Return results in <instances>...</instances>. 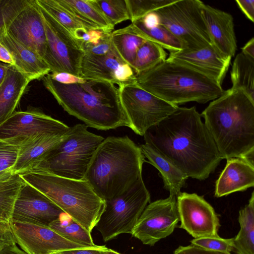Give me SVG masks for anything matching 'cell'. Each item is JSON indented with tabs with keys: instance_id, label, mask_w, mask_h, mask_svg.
<instances>
[{
	"instance_id": "obj_1",
	"label": "cell",
	"mask_w": 254,
	"mask_h": 254,
	"mask_svg": "<svg viewBox=\"0 0 254 254\" xmlns=\"http://www.w3.org/2000/svg\"><path fill=\"white\" fill-rule=\"evenodd\" d=\"M143 136L145 143L188 178L205 180L222 160L201 115L194 106H178Z\"/></svg>"
},
{
	"instance_id": "obj_2",
	"label": "cell",
	"mask_w": 254,
	"mask_h": 254,
	"mask_svg": "<svg viewBox=\"0 0 254 254\" xmlns=\"http://www.w3.org/2000/svg\"><path fill=\"white\" fill-rule=\"evenodd\" d=\"M42 79L45 88L64 110L88 127L103 130L130 127L119 88L112 82L88 79L82 83L63 84L48 74Z\"/></svg>"
},
{
	"instance_id": "obj_3",
	"label": "cell",
	"mask_w": 254,
	"mask_h": 254,
	"mask_svg": "<svg viewBox=\"0 0 254 254\" xmlns=\"http://www.w3.org/2000/svg\"><path fill=\"white\" fill-rule=\"evenodd\" d=\"M200 115L222 159L254 150V102L243 90H224Z\"/></svg>"
},
{
	"instance_id": "obj_4",
	"label": "cell",
	"mask_w": 254,
	"mask_h": 254,
	"mask_svg": "<svg viewBox=\"0 0 254 254\" xmlns=\"http://www.w3.org/2000/svg\"><path fill=\"white\" fill-rule=\"evenodd\" d=\"M145 159L139 146L127 135L108 136L95 151L84 180L102 199L123 193L142 176Z\"/></svg>"
},
{
	"instance_id": "obj_5",
	"label": "cell",
	"mask_w": 254,
	"mask_h": 254,
	"mask_svg": "<svg viewBox=\"0 0 254 254\" xmlns=\"http://www.w3.org/2000/svg\"><path fill=\"white\" fill-rule=\"evenodd\" d=\"M141 88L173 105L189 102L204 104L220 97L222 86L206 75L168 58L136 74Z\"/></svg>"
},
{
	"instance_id": "obj_6",
	"label": "cell",
	"mask_w": 254,
	"mask_h": 254,
	"mask_svg": "<svg viewBox=\"0 0 254 254\" xmlns=\"http://www.w3.org/2000/svg\"><path fill=\"white\" fill-rule=\"evenodd\" d=\"M19 175L88 232L95 227L106 202L86 180L64 178L36 169Z\"/></svg>"
},
{
	"instance_id": "obj_7",
	"label": "cell",
	"mask_w": 254,
	"mask_h": 254,
	"mask_svg": "<svg viewBox=\"0 0 254 254\" xmlns=\"http://www.w3.org/2000/svg\"><path fill=\"white\" fill-rule=\"evenodd\" d=\"M87 127L81 124L69 127L62 140L35 169L64 178L84 180L92 156L104 139Z\"/></svg>"
},
{
	"instance_id": "obj_8",
	"label": "cell",
	"mask_w": 254,
	"mask_h": 254,
	"mask_svg": "<svg viewBox=\"0 0 254 254\" xmlns=\"http://www.w3.org/2000/svg\"><path fill=\"white\" fill-rule=\"evenodd\" d=\"M150 195L140 177L127 190L106 200L95 227L104 242L122 234H131L137 221L149 203Z\"/></svg>"
},
{
	"instance_id": "obj_9",
	"label": "cell",
	"mask_w": 254,
	"mask_h": 254,
	"mask_svg": "<svg viewBox=\"0 0 254 254\" xmlns=\"http://www.w3.org/2000/svg\"><path fill=\"white\" fill-rule=\"evenodd\" d=\"M199 0H176L155 11L160 24L180 41L182 50H196L210 45Z\"/></svg>"
},
{
	"instance_id": "obj_10",
	"label": "cell",
	"mask_w": 254,
	"mask_h": 254,
	"mask_svg": "<svg viewBox=\"0 0 254 254\" xmlns=\"http://www.w3.org/2000/svg\"><path fill=\"white\" fill-rule=\"evenodd\" d=\"M121 102L135 133L143 136L178 107L139 87L136 83L119 86Z\"/></svg>"
},
{
	"instance_id": "obj_11",
	"label": "cell",
	"mask_w": 254,
	"mask_h": 254,
	"mask_svg": "<svg viewBox=\"0 0 254 254\" xmlns=\"http://www.w3.org/2000/svg\"><path fill=\"white\" fill-rule=\"evenodd\" d=\"M39 7L46 35L48 48L46 63L51 72H66L80 77V64L84 51L79 43L65 28L42 7L40 6Z\"/></svg>"
},
{
	"instance_id": "obj_12",
	"label": "cell",
	"mask_w": 254,
	"mask_h": 254,
	"mask_svg": "<svg viewBox=\"0 0 254 254\" xmlns=\"http://www.w3.org/2000/svg\"><path fill=\"white\" fill-rule=\"evenodd\" d=\"M179 221L177 197L169 195L147 205L131 235L143 244L153 246L170 235Z\"/></svg>"
},
{
	"instance_id": "obj_13",
	"label": "cell",
	"mask_w": 254,
	"mask_h": 254,
	"mask_svg": "<svg viewBox=\"0 0 254 254\" xmlns=\"http://www.w3.org/2000/svg\"><path fill=\"white\" fill-rule=\"evenodd\" d=\"M69 127L36 109L14 112L0 126V139L19 145L42 133H64Z\"/></svg>"
},
{
	"instance_id": "obj_14",
	"label": "cell",
	"mask_w": 254,
	"mask_h": 254,
	"mask_svg": "<svg viewBox=\"0 0 254 254\" xmlns=\"http://www.w3.org/2000/svg\"><path fill=\"white\" fill-rule=\"evenodd\" d=\"M17 245L27 254H53L67 250L99 248L89 247L69 241L49 226L11 222Z\"/></svg>"
},
{
	"instance_id": "obj_15",
	"label": "cell",
	"mask_w": 254,
	"mask_h": 254,
	"mask_svg": "<svg viewBox=\"0 0 254 254\" xmlns=\"http://www.w3.org/2000/svg\"><path fill=\"white\" fill-rule=\"evenodd\" d=\"M181 224L194 238L218 235L219 219L212 206L196 193L181 192L177 197Z\"/></svg>"
},
{
	"instance_id": "obj_16",
	"label": "cell",
	"mask_w": 254,
	"mask_h": 254,
	"mask_svg": "<svg viewBox=\"0 0 254 254\" xmlns=\"http://www.w3.org/2000/svg\"><path fill=\"white\" fill-rule=\"evenodd\" d=\"M64 213L48 197L25 182L15 200L11 221L49 226Z\"/></svg>"
},
{
	"instance_id": "obj_17",
	"label": "cell",
	"mask_w": 254,
	"mask_h": 254,
	"mask_svg": "<svg viewBox=\"0 0 254 254\" xmlns=\"http://www.w3.org/2000/svg\"><path fill=\"white\" fill-rule=\"evenodd\" d=\"M4 26L14 38L37 54L46 63L48 48L45 28L35 0H31Z\"/></svg>"
},
{
	"instance_id": "obj_18",
	"label": "cell",
	"mask_w": 254,
	"mask_h": 254,
	"mask_svg": "<svg viewBox=\"0 0 254 254\" xmlns=\"http://www.w3.org/2000/svg\"><path fill=\"white\" fill-rule=\"evenodd\" d=\"M201 15L211 45L222 56L232 59L237 48L232 15L203 3Z\"/></svg>"
},
{
	"instance_id": "obj_19",
	"label": "cell",
	"mask_w": 254,
	"mask_h": 254,
	"mask_svg": "<svg viewBox=\"0 0 254 254\" xmlns=\"http://www.w3.org/2000/svg\"><path fill=\"white\" fill-rule=\"evenodd\" d=\"M167 58L206 75L221 86L231 61L222 56L211 44L198 49L170 53Z\"/></svg>"
},
{
	"instance_id": "obj_20",
	"label": "cell",
	"mask_w": 254,
	"mask_h": 254,
	"mask_svg": "<svg viewBox=\"0 0 254 254\" xmlns=\"http://www.w3.org/2000/svg\"><path fill=\"white\" fill-rule=\"evenodd\" d=\"M0 43L11 54L15 62L13 66L31 81L42 78L51 72L37 54L14 38L4 26L0 30Z\"/></svg>"
},
{
	"instance_id": "obj_21",
	"label": "cell",
	"mask_w": 254,
	"mask_h": 254,
	"mask_svg": "<svg viewBox=\"0 0 254 254\" xmlns=\"http://www.w3.org/2000/svg\"><path fill=\"white\" fill-rule=\"evenodd\" d=\"M65 133H39L22 142L12 170L13 173L20 174L36 168L62 140Z\"/></svg>"
},
{
	"instance_id": "obj_22",
	"label": "cell",
	"mask_w": 254,
	"mask_h": 254,
	"mask_svg": "<svg viewBox=\"0 0 254 254\" xmlns=\"http://www.w3.org/2000/svg\"><path fill=\"white\" fill-rule=\"evenodd\" d=\"M254 186V166L241 158L227 159L223 170L215 183L216 197L244 191Z\"/></svg>"
},
{
	"instance_id": "obj_23",
	"label": "cell",
	"mask_w": 254,
	"mask_h": 254,
	"mask_svg": "<svg viewBox=\"0 0 254 254\" xmlns=\"http://www.w3.org/2000/svg\"><path fill=\"white\" fill-rule=\"evenodd\" d=\"M31 81L13 65L10 66L0 85V126L15 112Z\"/></svg>"
},
{
	"instance_id": "obj_24",
	"label": "cell",
	"mask_w": 254,
	"mask_h": 254,
	"mask_svg": "<svg viewBox=\"0 0 254 254\" xmlns=\"http://www.w3.org/2000/svg\"><path fill=\"white\" fill-rule=\"evenodd\" d=\"M124 63H126L115 47L104 56H95L84 52L80 64V77L86 80H104L115 84V71Z\"/></svg>"
},
{
	"instance_id": "obj_25",
	"label": "cell",
	"mask_w": 254,
	"mask_h": 254,
	"mask_svg": "<svg viewBox=\"0 0 254 254\" xmlns=\"http://www.w3.org/2000/svg\"><path fill=\"white\" fill-rule=\"evenodd\" d=\"M139 147L144 158L147 159L145 162L153 166L160 172L164 188L169 191L170 195L177 197L188 177L150 145L144 143Z\"/></svg>"
},
{
	"instance_id": "obj_26",
	"label": "cell",
	"mask_w": 254,
	"mask_h": 254,
	"mask_svg": "<svg viewBox=\"0 0 254 254\" xmlns=\"http://www.w3.org/2000/svg\"><path fill=\"white\" fill-rule=\"evenodd\" d=\"M88 30L111 33L114 27L103 14L94 0H57Z\"/></svg>"
},
{
	"instance_id": "obj_27",
	"label": "cell",
	"mask_w": 254,
	"mask_h": 254,
	"mask_svg": "<svg viewBox=\"0 0 254 254\" xmlns=\"http://www.w3.org/2000/svg\"><path fill=\"white\" fill-rule=\"evenodd\" d=\"M238 220L240 229L234 238L236 254H254V192L249 203L239 211Z\"/></svg>"
},
{
	"instance_id": "obj_28",
	"label": "cell",
	"mask_w": 254,
	"mask_h": 254,
	"mask_svg": "<svg viewBox=\"0 0 254 254\" xmlns=\"http://www.w3.org/2000/svg\"><path fill=\"white\" fill-rule=\"evenodd\" d=\"M124 28L146 40L159 45L170 53L182 50L180 41L161 24L152 28H146L142 24L140 20L138 19Z\"/></svg>"
},
{
	"instance_id": "obj_29",
	"label": "cell",
	"mask_w": 254,
	"mask_h": 254,
	"mask_svg": "<svg viewBox=\"0 0 254 254\" xmlns=\"http://www.w3.org/2000/svg\"><path fill=\"white\" fill-rule=\"evenodd\" d=\"M231 80L232 88L243 90L254 102V59L238 54L232 65Z\"/></svg>"
},
{
	"instance_id": "obj_30",
	"label": "cell",
	"mask_w": 254,
	"mask_h": 254,
	"mask_svg": "<svg viewBox=\"0 0 254 254\" xmlns=\"http://www.w3.org/2000/svg\"><path fill=\"white\" fill-rule=\"evenodd\" d=\"M25 181L18 174L0 178V222H11L14 203Z\"/></svg>"
},
{
	"instance_id": "obj_31",
	"label": "cell",
	"mask_w": 254,
	"mask_h": 254,
	"mask_svg": "<svg viewBox=\"0 0 254 254\" xmlns=\"http://www.w3.org/2000/svg\"><path fill=\"white\" fill-rule=\"evenodd\" d=\"M49 227L65 239L89 247L99 248L93 243L91 233L67 214H63Z\"/></svg>"
},
{
	"instance_id": "obj_32",
	"label": "cell",
	"mask_w": 254,
	"mask_h": 254,
	"mask_svg": "<svg viewBox=\"0 0 254 254\" xmlns=\"http://www.w3.org/2000/svg\"><path fill=\"white\" fill-rule=\"evenodd\" d=\"M111 39L120 57L131 67L139 48L146 41L125 28L113 31Z\"/></svg>"
},
{
	"instance_id": "obj_33",
	"label": "cell",
	"mask_w": 254,
	"mask_h": 254,
	"mask_svg": "<svg viewBox=\"0 0 254 254\" xmlns=\"http://www.w3.org/2000/svg\"><path fill=\"white\" fill-rule=\"evenodd\" d=\"M165 50L159 45L146 40L139 48L131 67L136 74L147 70L166 60Z\"/></svg>"
},
{
	"instance_id": "obj_34",
	"label": "cell",
	"mask_w": 254,
	"mask_h": 254,
	"mask_svg": "<svg viewBox=\"0 0 254 254\" xmlns=\"http://www.w3.org/2000/svg\"><path fill=\"white\" fill-rule=\"evenodd\" d=\"M35 1L39 6L65 28L72 36L77 29L82 28H86L78 19L61 5L57 0H35Z\"/></svg>"
},
{
	"instance_id": "obj_35",
	"label": "cell",
	"mask_w": 254,
	"mask_h": 254,
	"mask_svg": "<svg viewBox=\"0 0 254 254\" xmlns=\"http://www.w3.org/2000/svg\"><path fill=\"white\" fill-rule=\"evenodd\" d=\"M94 2L114 26L130 19L126 0H94Z\"/></svg>"
},
{
	"instance_id": "obj_36",
	"label": "cell",
	"mask_w": 254,
	"mask_h": 254,
	"mask_svg": "<svg viewBox=\"0 0 254 254\" xmlns=\"http://www.w3.org/2000/svg\"><path fill=\"white\" fill-rule=\"evenodd\" d=\"M176 0H126L130 20L133 22Z\"/></svg>"
},
{
	"instance_id": "obj_37",
	"label": "cell",
	"mask_w": 254,
	"mask_h": 254,
	"mask_svg": "<svg viewBox=\"0 0 254 254\" xmlns=\"http://www.w3.org/2000/svg\"><path fill=\"white\" fill-rule=\"evenodd\" d=\"M190 242L192 245L208 251L227 254L233 251L234 238L224 239L218 235L194 238Z\"/></svg>"
},
{
	"instance_id": "obj_38",
	"label": "cell",
	"mask_w": 254,
	"mask_h": 254,
	"mask_svg": "<svg viewBox=\"0 0 254 254\" xmlns=\"http://www.w3.org/2000/svg\"><path fill=\"white\" fill-rule=\"evenodd\" d=\"M31 0H0V30L24 7Z\"/></svg>"
},
{
	"instance_id": "obj_39",
	"label": "cell",
	"mask_w": 254,
	"mask_h": 254,
	"mask_svg": "<svg viewBox=\"0 0 254 254\" xmlns=\"http://www.w3.org/2000/svg\"><path fill=\"white\" fill-rule=\"evenodd\" d=\"M111 33L105 32L101 41L97 44H82L81 47L85 53L95 56L106 55L114 49L111 39Z\"/></svg>"
},
{
	"instance_id": "obj_40",
	"label": "cell",
	"mask_w": 254,
	"mask_h": 254,
	"mask_svg": "<svg viewBox=\"0 0 254 254\" xmlns=\"http://www.w3.org/2000/svg\"><path fill=\"white\" fill-rule=\"evenodd\" d=\"M16 160V156L11 149L0 146V178L13 173L12 169Z\"/></svg>"
},
{
	"instance_id": "obj_41",
	"label": "cell",
	"mask_w": 254,
	"mask_h": 254,
	"mask_svg": "<svg viewBox=\"0 0 254 254\" xmlns=\"http://www.w3.org/2000/svg\"><path fill=\"white\" fill-rule=\"evenodd\" d=\"M115 84L119 86L136 83V73L127 64H121L116 69L114 74Z\"/></svg>"
},
{
	"instance_id": "obj_42",
	"label": "cell",
	"mask_w": 254,
	"mask_h": 254,
	"mask_svg": "<svg viewBox=\"0 0 254 254\" xmlns=\"http://www.w3.org/2000/svg\"><path fill=\"white\" fill-rule=\"evenodd\" d=\"M16 244L11 222H0V252L7 246Z\"/></svg>"
},
{
	"instance_id": "obj_43",
	"label": "cell",
	"mask_w": 254,
	"mask_h": 254,
	"mask_svg": "<svg viewBox=\"0 0 254 254\" xmlns=\"http://www.w3.org/2000/svg\"><path fill=\"white\" fill-rule=\"evenodd\" d=\"M49 76L54 81L63 84L84 83L86 79L66 72H51Z\"/></svg>"
},
{
	"instance_id": "obj_44",
	"label": "cell",
	"mask_w": 254,
	"mask_h": 254,
	"mask_svg": "<svg viewBox=\"0 0 254 254\" xmlns=\"http://www.w3.org/2000/svg\"><path fill=\"white\" fill-rule=\"evenodd\" d=\"M173 254H227L225 253L206 250L198 247L190 245L187 246H180Z\"/></svg>"
},
{
	"instance_id": "obj_45",
	"label": "cell",
	"mask_w": 254,
	"mask_h": 254,
	"mask_svg": "<svg viewBox=\"0 0 254 254\" xmlns=\"http://www.w3.org/2000/svg\"><path fill=\"white\" fill-rule=\"evenodd\" d=\"M236 2L245 16L252 22H254V0H237Z\"/></svg>"
},
{
	"instance_id": "obj_46",
	"label": "cell",
	"mask_w": 254,
	"mask_h": 254,
	"mask_svg": "<svg viewBox=\"0 0 254 254\" xmlns=\"http://www.w3.org/2000/svg\"><path fill=\"white\" fill-rule=\"evenodd\" d=\"M107 248L103 246L99 248L80 249L61 252L62 254H106Z\"/></svg>"
},
{
	"instance_id": "obj_47",
	"label": "cell",
	"mask_w": 254,
	"mask_h": 254,
	"mask_svg": "<svg viewBox=\"0 0 254 254\" xmlns=\"http://www.w3.org/2000/svg\"><path fill=\"white\" fill-rule=\"evenodd\" d=\"M140 20L146 28H152L160 24L159 16L155 11L146 14Z\"/></svg>"
},
{
	"instance_id": "obj_48",
	"label": "cell",
	"mask_w": 254,
	"mask_h": 254,
	"mask_svg": "<svg viewBox=\"0 0 254 254\" xmlns=\"http://www.w3.org/2000/svg\"><path fill=\"white\" fill-rule=\"evenodd\" d=\"M0 62L14 66L15 62L8 49L0 43Z\"/></svg>"
},
{
	"instance_id": "obj_49",
	"label": "cell",
	"mask_w": 254,
	"mask_h": 254,
	"mask_svg": "<svg viewBox=\"0 0 254 254\" xmlns=\"http://www.w3.org/2000/svg\"><path fill=\"white\" fill-rule=\"evenodd\" d=\"M241 53L251 58L254 59V38L253 37L242 48Z\"/></svg>"
},
{
	"instance_id": "obj_50",
	"label": "cell",
	"mask_w": 254,
	"mask_h": 254,
	"mask_svg": "<svg viewBox=\"0 0 254 254\" xmlns=\"http://www.w3.org/2000/svg\"><path fill=\"white\" fill-rule=\"evenodd\" d=\"M0 254H27L22 250L20 249L16 244H14L6 246L0 252Z\"/></svg>"
},
{
	"instance_id": "obj_51",
	"label": "cell",
	"mask_w": 254,
	"mask_h": 254,
	"mask_svg": "<svg viewBox=\"0 0 254 254\" xmlns=\"http://www.w3.org/2000/svg\"><path fill=\"white\" fill-rule=\"evenodd\" d=\"M10 64L0 62V85L2 83Z\"/></svg>"
},
{
	"instance_id": "obj_52",
	"label": "cell",
	"mask_w": 254,
	"mask_h": 254,
	"mask_svg": "<svg viewBox=\"0 0 254 254\" xmlns=\"http://www.w3.org/2000/svg\"><path fill=\"white\" fill-rule=\"evenodd\" d=\"M106 254H121L114 250L107 248L106 251Z\"/></svg>"
},
{
	"instance_id": "obj_53",
	"label": "cell",
	"mask_w": 254,
	"mask_h": 254,
	"mask_svg": "<svg viewBox=\"0 0 254 254\" xmlns=\"http://www.w3.org/2000/svg\"><path fill=\"white\" fill-rule=\"evenodd\" d=\"M61 254L60 252H58V253H54V254Z\"/></svg>"
}]
</instances>
